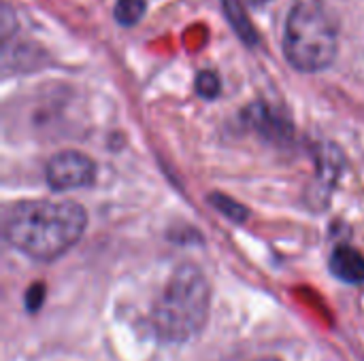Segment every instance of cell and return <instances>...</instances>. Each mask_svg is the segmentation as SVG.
<instances>
[{
  "label": "cell",
  "mask_w": 364,
  "mask_h": 361,
  "mask_svg": "<svg viewBox=\"0 0 364 361\" xmlns=\"http://www.w3.org/2000/svg\"><path fill=\"white\" fill-rule=\"evenodd\" d=\"M211 202L215 204V209L218 211H222L226 217H230L232 221H243L245 217H247V211L239 204V202H235V200H230V198H226V196H211Z\"/></svg>",
  "instance_id": "cell-7"
},
{
  "label": "cell",
  "mask_w": 364,
  "mask_h": 361,
  "mask_svg": "<svg viewBox=\"0 0 364 361\" xmlns=\"http://www.w3.org/2000/svg\"><path fill=\"white\" fill-rule=\"evenodd\" d=\"M85 223L87 215L77 202L26 200L6 209L2 232L6 243L23 255L51 262L79 243Z\"/></svg>",
  "instance_id": "cell-1"
},
{
  "label": "cell",
  "mask_w": 364,
  "mask_h": 361,
  "mask_svg": "<svg viewBox=\"0 0 364 361\" xmlns=\"http://www.w3.org/2000/svg\"><path fill=\"white\" fill-rule=\"evenodd\" d=\"M258 361H277V360H258Z\"/></svg>",
  "instance_id": "cell-11"
},
{
  "label": "cell",
  "mask_w": 364,
  "mask_h": 361,
  "mask_svg": "<svg viewBox=\"0 0 364 361\" xmlns=\"http://www.w3.org/2000/svg\"><path fill=\"white\" fill-rule=\"evenodd\" d=\"M196 89H198V94H200L203 98H215V96L220 94V89H222L218 74L211 72V70L200 72L198 79H196Z\"/></svg>",
  "instance_id": "cell-8"
},
{
  "label": "cell",
  "mask_w": 364,
  "mask_h": 361,
  "mask_svg": "<svg viewBox=\"0 0 364 361\" xmlns=\"http://www.w3.org/2000/svg\"><path fill=\"white\" fill-rule=\"evenodd\" d=\"M331 272L343 283L360 285L364 283V255L348 245H341L331 255Z\"/></svg>",
  "instance_id": "cell-5"
},
{
  "label": "cell",
  "mask_w": 364,
  "mask_h": 361,
  "mask_svg": "<svg viewBox=\"0 0 364 361\" xmlns=\"http://www.w3.org/2000/svg\"><path fill=\"white\" fill-rule=\"evenodd\" d=\"M243 2H247V4H264L269 0H243Z\"/></svg>",
  "instance_id": "cell-10"
},
{
  "label": "cell",
  "mask_w": 364,
  "mask_h": 361,
  "mask_svg": "<svg viewBox=\"0 0 364 361\" xmlns=\"http://www.w3.org/2000/svg\"><path fill=\"white\" fill-rule=\"evenodd\" d=\"M209 306L211 285L205 272L194 264H181L154 302L151 328L164 343H186L205 328Z\"/></svg>",
  "instance_id": "cell-2"
},
{
  "label": "cell",
  "mask_w": 364,
  "mask_h": 361,
  "mask_svg": "<svg viewBox=\"0 0 364 361\" xmlns=\"http://www.w3.org/2000/svg\"><path fill=\"white\" fill-rule=\"evenodd\" d=\"M147 2L145 0H117L115 2V21L124 28L139 23L145 15Z\"/></svg>",
  "instance_id": "cell-6"
},
{
  "label": "cell",
  "mask_w": 364,
  "mask_h": 361,
  "mask_svg": "<svg viewBox=\"0 0 364 361\" xmlns=\"http://www.w3.org/2000/svg\"><path fill=\"white\" fill-rule=\"evenodd\" d=\"M45 179L55 191L87 187L96 179V164L79 151H62L49 160Z\"/></svg>",
  "instance_id": "cell-4"
},
{
  "label": "cell",
  "mask_w": 364,
  "mask_h": 361,
  "mask_svg": "<svg viewBox=\"0 0 364 361\" xmlns=\"http://www.w3.org/2000/svg\"><path fill=\"white\" fill-rule=\"evenodd\" d=\"M339 51V30L324 0H296L284 30L286 60L301 72L328 68Z\"/></svg>",
  "instance_id": "cell-3"
},
{
  "label": "cell",
  "mask_w": 364,
  "mask_h": 361,
  "mask_svg": "<svg viewBox=\"0 0 364 361\" xmlns=\"http://www.w3.org/2000/svg\"><path fill=\"white\" fill-rule=\"evenodd\" d=\"M43 298H45V287H43L41 283L32 285V287L28 289V294H26V306H28V311H30V313L38 311L41 304H43Z\"/></svg>",
  "instance_id": "cell-9"
}]
</instances>
